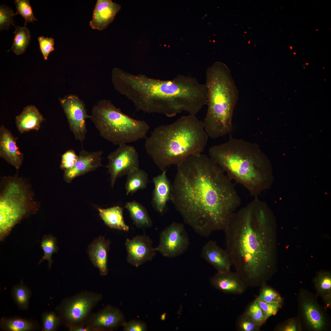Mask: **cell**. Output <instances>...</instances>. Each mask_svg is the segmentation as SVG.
Returning <instances> with one entry per match:
<instances>
[{
    "mask_svg": "<svg viewBox=\"0 0 331 331\" xmlns=\"http://www.w3.org/2000/svg\"><path fill=\"white\" fill-rule=\"evenodd\" d=\"M170 200L200 235L225 230L241 204L233 181L209 156L191 155L177 165Z\"/></svg>",
    "mask_w": 331,
    "mask_h": 331,
    "instance_id": "obj_1",
    "label": "cell"
},
{
    "mask_svg": "<svg viewBox=\"0 0 331 331\" xmlns=\"http://www.w3.org/2000/svg\"><path fill=\"white\" fill-rule=\"evenodd\" d=\"M271 216L255 197L232 215L224 231L225 249L236 272L245 281H258L274 263L275 230Z\"/></svg>",
    "mask_w": 331,
    "mask_h": 331,
    "instance_id": "obj_2",
    "label": "cell"
},
{
    "mask_svg": "<svg viewBox=\"0 0 331 331\" xmlns=\"http://www.w3.org/2000/svg\"><path fill=\"white\" fill-rule=\"evenodd\" d=\"M208 137L203 121L189 115L155 128L146 139L145 146L147 154L163 171L191 155L202 153Z\"/></svg>",
    "mask_w": 331,
    "mask_h": 331,
    "instance_id": "obj_3",
    "label": "cell"
},
{
    "mask_svg": "<svg viewBox=\"0 0 331 331\" xmlns=\"http://www.w3.org/2000/svg\"><path fill=\"white\" fill-rule=\"evenodd\" d=\"M208 153L230 179L255 197L268 185L267 162L256 143L230 137L226 142L211 147Z\"/></svg>",
    "mask_w": 331,
    "mask_h": 331,
    "instance_id": "obj_4",
    "label": "cell"
},
{
    "mask_svg": "<svg viewBox=\"0 0 331 331\" xmlns=\"http://www.w3.org/2000/svg\"><path fill=\"white\" fill-rule=\"evenodd\" d=\"M205 83L207 109L203 122L208 137L216 139L232 130L233 115L238 92L229 69L222 62H215L207 68Z\"/></svg>",
    "mask_w": 331,
    "mask_h": 331,
    "instance_id": "obj_5",
    "label": "cell"
},
{
    "mask_svg": "<svg viewBox=\"0 0 331 331\" xmlns=\"http://www.w3.org/2000/svg\"><path fill=\"white\" fill-rule=\"evenodd\" d=\"M90 119L101 136L119 146L145 138L149 128L145 121L126 115L106 100L93 107Z\"/></svg>",
    "mask_w": 331,
    "mask_h": 331,
    "instance_id": "obj_6",
    "label": "cell"
},
{
    "mask_svg": "<svg viewBox=\"0 0 331 331\" xmlns=\"http://www.w3.org/2000/svg\"><path fill=\"white\" fill-rule=\"evenodd\" d=\"M0 199V239L2 241L23 218L37 209L29 187L16 176L3 177Z\"/></svg>",
    "mask_w": 331,
    "mask_h": 331,
    "instance_id": "obj_7",
    "label": "cell"
},
{
    "mask_svg": "<svg viewBox=\"0 0 331 331\" xmlns=\"http://www.w3.org/2000/svg\"><path fill=\"white\" fill-rule=\"evenodd\" d=\"M102 298L100 294L84 292L66 300L61 307V313L69 327L85 325L90 311Z\"/></svg>",
    "mask_w": 331,
    "mask_h": 331,
    "instance_id": "obj_8",
    "label": "cell"
},
{
    "mask_svg": "<svg viewBox=\"0 0 331 331\" xmlns=\"http://www.w3.org/2000/svg\"><path fill=\"white\" fill-rule=\"evenodd\" d=\"M189 245V239L184 225L173 222L162 231L159 245L155 248L163 256L173 258L184 253Z\"/></svg>",
    "mask_w": 331,
    "mask_h": 331,
    "instance_id": "obj_9",
    "label": "cell"
},
{
    "mask_svg": "<svg viewBox=\"0 0 331 331\" xmlns=\"http://www.w3.org/2000/svg\"><path fill=\"white\" fill-rule=\"evenodd\" d=\"M106 167L111 175V184L113 188L117 178L128 175L139 168V161L137 151L133 146L123 144L119 146L108 156Z\"/></svg>",
    "mask_w": 331,
    "mask_h": 331,
    "instance_id": "obj_10",
    "label": "cell"
},
{
    "mask_svg": "<svg viewBox=\"0 0 331 331\" xmlns=\"http://www.w3.org/2000/svg\"><path fill=\"white\" fill-rule=\"evenodd\" d=\"M61 105L66 116L70 130L76 139L82 143L87 132L86 120L90 118L85 104L76 95L60 98Z\"/></svg>",
    "mask_w": 331,
    "mask_h": 331,
    "instance_id": "obj_11",
    "label": "cell"
},
{
    "mask_svg": "<svg viewBox=\"0 0 331 331\" xmlns=\"http://www.w3.org/2000/svg\"><path fill=\"white\" fill-rule=\"evenodd\" d=\"M150 238L146 235H138L132 239L127 238L125 242L127 261L138 267L144 262L151 261L155 255V248L152 245Z\"/></svg>",
    "mask_w": 331,
    "mask_h": 331,
    "instance_id": "obj_12",
    "label": "cell"
},
{
    "mask_svg": "<svg viewBox=\"0 0 331 331\" xmlns=\"http://www.w3.org/2000/svg\"><path fill=\"white\" fill-rule=\"evenodd\" d=\"M102 151L89 152L82 149L79 153L74 166L64 170L63 178L70 183L75 177L83 175L102 166L101 163Z\"/></svg>",
    "mask_w": 331,
    "mask_h": 331,
    "instance_id": "obj_13",
    "label": "cell"
},
{
    "mask_svg": "<svg viewBox=\"0 0 331 331\" xmlns=\"http://www.w3.org/2000/svg\"><path fill=\"white\" fill-rule=\"evenodd\" d=\"M17 138L2 125L0 127V157L17 169L21 166L23 154L17 145Z\"/></svg>",
    "mask_w": 331,
    "mask_h": 331,
    "instance_id": "obj_14",
    "label": "cell"
},
{
    "mask_svg": "<svg viewBox=\"0 0 331 331\" xmlns=\"http://www.w3.org/2000/svg\"><path fill=\"white\" fill-rule=\"evenodd\" d=\"M124 322V316L121 311L108 306L92 315L86 325L92 331H97L114 329L122 325Z\"/></svg>",
    "mask_w": 331,
    "mask_h": 331,
    "instance_id": "obj_15",
    "label": "cell"
},
{
    "mask_svg": "<svg viewBox=\"0 0 331 331\" xmlns=\"http://www.w3.org/2000/svg\"><path fill=\"white\" fill-rule=\"evenodd\" d=\"M121 6L110 0H97L89 25L93 29L102 30L114 20Z\"/></svg>",
    "mask_w": 331,
    "mask_h": 331,
    "instance_id": "obj_16",
    "label": "cell"
},
{
    "mask_svg": "<svg viewBox=\"0 0 331 331\" xmlns=\"http://www.w3.org/2000/svg\"><path fill=\"white\" fill-rule=\"evenodd\" d=\"M201 256L212 265L218 273H224L230 271L232 264L229 256L226 249L220 247L215 241L210 240L204 245Z\"/></svg>",
    "mask_w": 331,
    "mask_h": 331,
    "instance_id": "obj_17",
    "label": "cell"
},
{
    "mask_svg": "<svg viewBox=\"0 0 331 331\" xmlns=\"http://www.w3.org/2000/svg\"><path fill=\"white\" fill-rule=\"evenodd\" d=\"M166 171H162L153 179L154 188L152 204L154 209L161 214L165 211L167 203L170 199L172 185L167 176Z\"/></svg>",
    "mask_w": 331,
    "mask_h": 331,
    "instance_id": "obj_18",
    "label": "cell"
},
{
    "mask_svg": "<svg viewBox=\"0 0 331 331\" xmlns=\"http://www.w3.org/2000/svg\"><path fill=\"white\" fill-rule=\"evenodd\" d=\"M109 241L100 236L96 239L89 246L88 253L93 264L99 270L101 276L106 275L107 267L108 254L109 248Z\"/></svg>",
    "mask_w": 331,
    "mask_h": 331,
    "instance_id": "obj_19",
    "label": "cell"
},
{
    "mask_svg": "<svg viewBox=\"0 0 331 331\" xmlns=\"http://www.w3.org/2000/svg\"><path fill=\"white\" fill-rule=\"evenodd\" d=\"M44 119L35 106L29 105L25 107L21 113L15 117V123L20 133L31 130L38 131Z\"/></svg>",
    "mask_w": 331,
    "mask_h": 331,
    "instance_id": "obj_20",
    "label": "cell"
},
{
    "mask_svg": "<svg viewBox=\"0 0 331 331\" xmlns=\"http://www.w3.org/2000/svg\"><path fill=\"white\" fill-rule=\"evenodd\" d=\"M242 279L237 272L217 273L211 281L217 288L226 293H241L244 290Z\"/></svg>",
    "mask_w": 331,
    "mask_h": 331,
    "instance_id": "obj_21",
    "label": "cell"
},
{
    "mask_svg": "<svg viewBox=\"0 0 331 331\" xmlns=\"http://www.w3.org/2000/svg\"><path fill=\"white\" fill-rule=\"evenodd\" d=\"M100 215L105 223L109 227L124 231L129 228L125 223L123 216V208L116 206L103 209L97 208Z\"/></svg>",
    "mask_w": 331,
    "mask_h": 331,
    "instance_id": "obj_22",
    "label": "cell"
},
{
    "mask_svg": "<svg viewBox=\"0 0 331 331\" xmlns=\"http://www.w3.org/2000/svg\"><path fill=\"white\" fill-rule=\"evenodd\" d=\"M124 207L129 212L134 224L138 227L151 226L152 222L145 208L141 204L133 201L127 202Z\"/></svg>",
    "mask_w": 331,
    "mask_h": 331,
    "instance_id": "obj_23",
    "label": "cell"
},
{
    "mask_svg": "<svg viewBox=\"0 0 331 331\" xmlns=\"http://www.w3.org/2000/svg\"><path fill=\"white\" fill-rule=\"evenodd\" d=\"M127 176L125 184L127 195L134 193L146 188L148 175L145 171L139 168Z\"/></svg>",
    "mask_w": 331,
    "mask_h": 331,
    "instance_id": "obj_24",
    "label": "cell"
},
{
    "mask_svg": "<svg viewBox=\"0 0 331 331\" xmlns=\"http://www.w3.org/2000/svg\"><path fill=\"white\" fill-rule=\"evenodd\" d=\"M14 36L11 49L16 55H19L24 53L30 43L31 34L26 26H17L13 32Z\"/></svg>",
    "mask_w": 331,
    "mask_h": 331,
    "instance_id": "obj_25",
    "label": "cell"
},
{
    "mask_svg": "<svg viewBox=\"0 0 331 331\" xmlns=\"http://www.w3.org/2000/svg\"><path fill=\"white\" fill-rule=\"evenodd\" d=\"M306 318L310 326L316 330H320L324 325L323 317L317 307L310 301H306L303 304Z\"/></svg>",
    "mask_w": 331,
    "mask_h": 331,
    "instance_id": "obj_26",
    "label": "cell"
},
{
    "mask_svg": "<svg viewBox=\"0 0 331 331\" xmlns=\"http://www.w3.org/2000/svg\"><path fill=\"white\" fill-rule=\"evenodd\" d=\"M57 244L56 239L51 235H45L43 237L40 247L44 251V255L39 264L44 260H47L48 262L49 268H51L52 263L51 256L54 253H57L58 250Z\"/></svg>",
    "mask_w": 331,
    "mask_h": 331,
    "instance_id": "obj_27",
    "label": "cell"
},
{
    "mask_svg": "<svg viewBox=\"0 0 331 331\" xmlns=\"http://www.w3.org/2000/svg\"><path fill=\"white\" fill-rule=\"evenodd\" d=\"M2 327L11 331H26L33 329V323L20 318H3L1 322Z\"/></svg>",
    "mask_w": 331,
    "mask_h": 331,
    "instance_id": "obj_28",
    "label": "cell"
},
{
    "mask_svg": "<svg viewBox=\"0 0 331 331\" xmlns=\"http://www.w3.org/2000/svg\"><path fill=\"white\" fill-rule=\"evenodd\" d=\"M17 12L16 15L19 14L25 20V25L28 22L33 23L37 20L34 17L32 7L28 0H15L14 1Z\"/></svg>",
    "mask_w": 331,
    "mask_h": 331,
    "instance_id": "obj_29",
    "label": "cell"
},
{
    "mask_svg": "<svg viewBox=\"0 0 331 331\" xmlns=\"http://www.w3.org/2000/svg\"><path fill=\"white\" fill-rule=\"evenodd\" d=\"M16 15L13 10L4 5H0V30L9 29L12 25L16 28L14 25L13 17Z\"/></svg>",
    "mask_w": 331,
    "mask_h": 331,
    "instance_id": "obj_30",
    "label": "cell"
},
{
    "mask_svg": "<svg viewBox=\"0 0 331 331\" xmlns=\"http://www.w3.org/2000/svg\"><path fill=\"white\" fill-rule=\"evenodd\" d=\"M13 294L18 306L24 309L27 308L30 294L28 288L23 285L17 286L13 289Z\"/></svg>",
    "mask_w": 331,
    "mask_h": 331,
    "instance_id": "obj_31",
    "label": "cell"
},
{
    "mask_svg": "<svg viewBox=\"0 0 331 331\" xmlns=\"http://www.w3.org/2000/svg\"><path fill=\"white\" fill-rule=\"evenodd\" d=\"M246 314L259 327L266 321L262 310L256 300L249 306Z\"/></svg>",
    "mask_w": 331,
    "mask_h": 331,
    "instance_id": "obj_32",
    "label": "cell"
},
{
    "mask_svg": "<svg viewBox=\"0 0 331 331\" xmlns=\"http://www.w3.org/2000/svg\"><path fill=\"white\" fill-rule=\"evenodd\" d=\"M318 291L325 297H330L331 291V278L329 274L324 273L320 275L316 283Z\"/></svg>",
    "mask_w": 331,
    "mask_h": 331,
    "instance_id": "obj_33",
    "label": "cell"
},
{
    "mask_svg": "<svg viewBox=\"0 0 331 331\" xmlns=\"http://www.w3.org/2000/svg\"><path fill=\"white\" fill-rule=\"evenodd\" d=\"M256 300L262 310L266 321L271 316L276 314L281 303V301L266 302Z\"/></svg>",
    "mask_w": 331,
    "mask_h": 331,
    "instance_id": "obj_34",
    "label": "cell"
},
{
    "mask_svg": "<svg viewBox=\"0 0 331 331\" xmlns=\"http://www.w3.org/2000/svg\"><path fill=\"white\" fill-rule=\"evenodd\" d=\"M78 157L73 149L68 150L62 155L60 168L64 171L72 168L74 166Z\"/></svg>",
    "mask_w": 331,
    "mask_h": 331,
    "instance_id": "obj_35",
    "label": "cell"
},
{
    "mask_svg": "<svg viewBox=\"0 0 331 331\" xmlns=\"http://www.w3.org/2000/svg\"><path fill=\"white\" fill-rule=\"evenodd\" d=\"M38 40L41 51L44 59L46 60L49 54L55 50L54 40L51 37H45L43 36L39 37Z\"/></svg>",
    "mask_w": 331,
    "mask_h": 331,
    "instance_id": "obj_36",
    "label": "cell"
},
{
    "mask_svg": "<svg viewBox=\"0 0 331 331\" xmlns=\"http://www.w3.org/2000/svg\"><path fill=\"white\" fill-rule=\"evenodd\" d=\"M59 318L53 312L46 313L43 317V330L53 331L57 327L59 323Z\"/></svg>",
    "mask_w": 331,
    "mask_h": 331,
    "instance_id": "obj_37",
    "label": "cell"
},
{
    "mask_svg": "<svg viewBox=\"0 0 331 331\" xmlns=\"http://www.w3.org/2000/svg\"><path fill=\"white\" fill-rule=\"evenodd\" d=\"M256 299L266 302L282 301V298L278 293L267 287L262 289Z\"/></svg>",
    "mask_w": 331,
    "mask_h": 331,
    "instance_id": "obj_38",
    "label": "cell"
},
{
    "mask_svg": "<svg viewBox=\"0 0 331 331\" xmlns=\"http://www.w3.org/2000/svg\"><path fill=\"white\" fill-rule=\"evenodd\" d=\"M122 325L125 331H144L146 330V326L145 323L139 321L124 322Z\"/></svg>",
    "mask_w": 331,
    "mask_h": 331,
    "instance_id": "obj_39",
    "label": "cell"
},
{
    "mask_svg": "<svg viewBox=\"0 0 331 331\" xmlns=\"http://www.w3.org/2000/svg\"><path fill=\"white\" fill-rule=\"evenodd\" d=\"M246 314L242 318L239 327L243 331H254L258 330L259 327Z\"/></svg>",
    "mask_w": 331,
    "mask_h": 331,
    "instance_id": "obj_40",
    "label": "cell"
},
{
    "mask_svg": "<svg viewBox=\"0 0 331 331\" xmlns=\"http://www.w3.org/2000/svg\"><path fill=\"white\" fill-rule=\"evenodd\" d=\"M70 331H92L88 326L85 325H78L69 327Z\"/></svg>",
    "mask_w": 331,
    "mask_h": 331,
    "instance_id": "obj_41",
    "label": "cell"
},
{
    "mask_svg": "<svg viewBox=\"0 0 331 331\" xmlns=\"http://www.w3.org/2000/svg\"><path fill=\"white\" fill-rule=\"evenodd\" d=\"M297 330V326L296 323L294 321L289 322L286 325L283 329V331H295Z\"/></svg>",
    "mask_w": 331,
    "mask_h": 331,
    "instance_id": "obj_42",
    "label": "cell"
}]
</instances>
